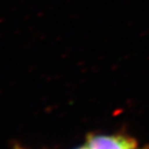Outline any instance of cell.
Returning a JSON list of instances; mask_svg holds the SVG:
<instances>
[{
    "mask_svg": "<svg viewBox=\"0 0 149 149\" xmlns=\"http://www.w3.org/2000/svg\"><path fill=\"white\" fill-rule=\"evenodd\" d=\"M86 145L91 149H140L132 138L121 136L92 135Z\"/></svg>",
    "mask_w": 149,
    "mask_h": 149,
    "instance_id": "6da1fadb",
    "label": "cell"
},
{
    "mask_svg": "<svg viewBox=\"0 0 149 149\" xmlns=\"http://www.w3.org/2000/svg\"><path fill=\"white\" fill-rule=\"evenodd\" d=\"M15 149H23V148H21V147H16Z\"/></svg>",
    "mask_w": 149,
    "mask_h": 149,
    "instance_id": "3957f363",
    "label": "cell"
},
{
    "mask_svg": "<svg viewBox=\"0 0 149 149\" xmlns=\"http://www.w3.org/2000/svg\"><path fill=\"white\" fill-rule=\"evenodd\" d=\"M77 149H91V148L87 145H86V146H81V147H79Z\"/></svg>",
    "mask_w": 149,
    "mask_h": 149,
    "instance_id": "7a4b0ae2",
    "label": "cell"
}]
</instances>
